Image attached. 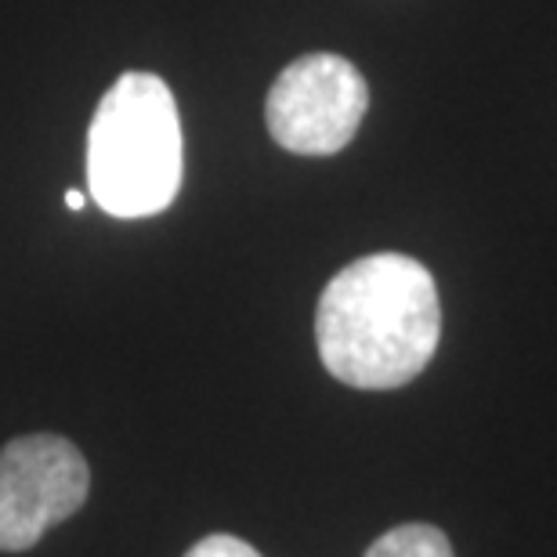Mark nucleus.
Segmentation results:
<instances>
[{
  "label": "nucleus",
  "instance_id": "obj_7",
  "mask_svg": "<svg viewBox=\"0 0 557 557\" xmlns=\"http://www.w3.org/2000/svg\"><path fill=\"white\" fill-rule=\"evenodd\" d=\"M65 207H70V210H84L87 207V196L81 193V188H70V193H65Z\"/></svg>",
  "mask_w": 557,
  "mask_h": 557
},
{
  "label": "nucleus",
  "instance_id": "obj_6",
  "mask_svg": "<svg viewBox=\"0 0 557 557\" xmlns=\"http://www.w3.org/2000/svg\"><path fill=\"white\" fill-rule=\"evenodd\" d=\"M185 557H261V554L253 550L247 540L228 536V532H214V536L199 540Z\"/></svg>",
  "mask_w": 557,
  "mask_h": 557
},
{
  "label": "nucleus",
  "instance_id": "obj_1",
  "mask_svg": "<svg viewBox=\"0 0 557 557\" xmlns=\"http://www.w3.org/2000/svg\"><path fill=\"white\" fill-rule=\"evenodd\" d=\"M442 341L434 275L406 253H370L330 278L315 308L319 359L333 381L392 392L428 370Z\"/></svg>",
  "mask_w": 557,
  "mask_h": 557
},
{
  "label": "nucleus",
  "instance_id": "obj_2",
  "mask_svg": "<svg viewBox=\"0 0 557 557\" xmlns=\"http://www.w3.org/2000/svg\"><path fill=\"white\" fill-rule=\"evenodd\" d=\"M185 149L177 102L156 73H124L87 131V193L109 218L163 214L182 193Z\"/></svg>",
  "mask_w": 557,
  "mask_h": 557
},
{
  "label": "nucleus",
  "instance_id": "obj_5",
  "mask_svg": "<svg viewBox=\"0 0 557 557\" xmlns=\"http://www.w3.org/2000/svg\"><path fill=\"white\" fill-rule=\"evenodd\" d=\"M366 557H456L453 543L442 529L423 525V521H406V525L387 529L373 543Z\"/></svg>",
  "mask_w": 557,
  "mask_h": 557
},
{
  "label": "nucleus",
  "instance_id": "obj_3",
  "mask_svg": "<svg viewBox=\"0 0 557 557\" xmlns=\"http://www.w3.org/2000/svg\"><path fill=\"white\" fill-rule=\"evenodd\" d=\"M370 109V87L348 59L305 54L275 76L264 120L275 145L297 156H333L355 135Z\"/></svg>",
  "mask_w": 557,
  "mask_h": 557
},
{
  "label": "nucleus",
  "instance_id": "obj_4",
  "mask_svg": "<svg viewBox=\"0 0 557 557\" xmlns=\"http://www.w3.org/2000/svg\"><path fill=\"white\" fill-rule=\"evenodd\" d=\"M91 493V467L62 434H22L0 449V550L22 554Z\"/></svg>",
  "mask_w": 557,
  "mask_h": 557
}]
</instances>
